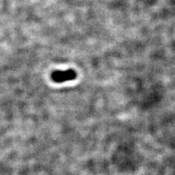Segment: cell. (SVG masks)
Returning a JSON list of instances; mask_svg holds the SVG:
<instances>
[{"instance_id":"obj_1","label":"cell","mask_w":175,"mask_h":175,"mask_svg":"<svg viewBox=\"0 0 175 175\" xmlns=\"http://www.w3.org/2000/svg\"><path fill=\"white\" fill-rule=\"evenodd\" d=\"M76 78L77 73L73 69H67L66 71H55L51 74V79L55 83H58L73 80Z\"/></svg>"}]
</instances>
